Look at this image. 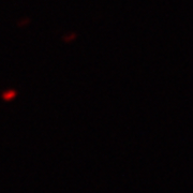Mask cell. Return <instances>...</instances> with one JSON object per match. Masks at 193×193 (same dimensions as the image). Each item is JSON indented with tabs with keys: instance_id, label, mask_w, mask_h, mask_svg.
Wrapping results in <instances>:
<instances>
[{
	"instance_id": "cell-1",
	"label": "cell",
	"mask_w": 193,
	"mask_h": 193,
	"mask_svg": "<svg viewBox=\"0 0 193 193\" xmlns=\"http://www.w3.org/2000/svg\"><path fill=\"white\" fill-rule=\"evenodd\" d=\"M16 92L14 90H10V91H6V92H4L3 94V99H6V100H11L13 99L14 96H15Z\"/></svg>"
},
{
	"instance_id": "cell-2",
	"label": "cell",
	"mask_w": 193,
	"mask_h": 193,
	"mask_svg": "<svg viewBox=\"0 0 193 193\" xmlns=\"http://www.w3.org/2000/svg\"><path fill=\"white\" fill-rule=\"evenodd\" d=\"M75 38H76L75 33H70L69 36H64V42H71V41H73V40L75 39Z\"/></svg>"
},
{
	"instance_id": "cell-3",
	"label": "cell",
	"mask_w": 193,
	"mask_h": 193,
	"mask_svg": "<svg viewBox=\"0 0 193 193\" xmlns=\"http://www.w3.org/2000/svg\"><path fill=\"white\" fill-rule=\"evenodd\" d=\"M29 23H30V19H29V18H25V19H21V21H19V23H18V26H19V27H23V26L29 24Z\"/></svg>"
}]
</instances>
